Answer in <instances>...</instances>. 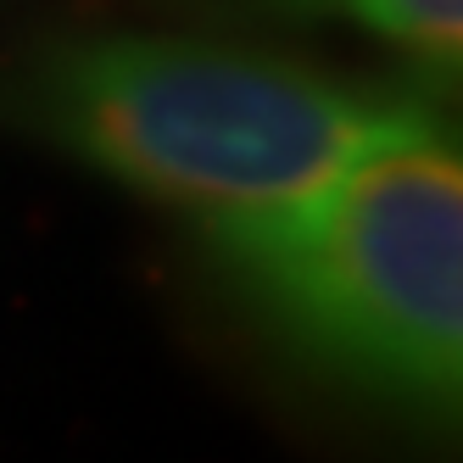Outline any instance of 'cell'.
Wrapping results in <instances>:
<instances>
[{"mask_svg": "<svg viewBox=\"0 0 463 463\" xmlns=\"http://www.w3.org/2000/svg\"><path fill=\"white\" fill-rule=\"evenodd\" d=\"M307 6H335L341 17L380 34L385 45L408 51L424 68H458L463 0H307Z\"/></svg>", "mask_w": 463, "mask_h": 463, "instance_id": "obj_3", "label": "cell"}, {"mask_svg": "<svg viewBox=\"0 0 463 463\" xmlns=\"http://www.w3.org/2000/svg\"><path fill=\"white\" fill-rule=\"evenodd\" d=\"M23 101L61 151L184 213L218 257L424 123L391 95L302 61L156 34L56 51Z\"/></svg>", "mask_w": 463, "mask_h": 463, "instance_id": "obj_1", "label": "cell"}, {"mask_svg": "<svg viewBox=\"0 0 463 463\" xmlns=\"http://www.w3.org/2000/svg\"><path fill=\"white\" fill-rule=\"evenodd\" d=\"M223 262L313 363L408 408L458 402L463 162L430 118Z\"/></svg>", "mask_w": 463, "mask_h": 463, "instance_id": "obj_2", "label": "cell"}]
</instances>
